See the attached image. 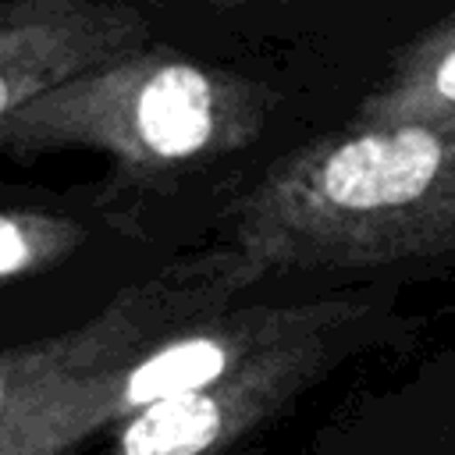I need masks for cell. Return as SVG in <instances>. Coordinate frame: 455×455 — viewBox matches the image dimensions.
<instances>
[{
  "label": "cell",
  "mask_w": 455,
  "mask_h": 455,
  "mask_svg": "<svg viewBox=\"0 0 455 455\" xmlns=\"http://www.w3.org/2000/svg\"><path fill=\"white\" fill-rule=\"evenodd\" d=\"M256 274L224 245L117 291L92 320L0 355V455H71L96 395L142 352L238 302Z\"/></svg>",
  "instance_id": "3"
},
{
  "label": "cell",
  "mask_w": 455,
  "mask_h": 455,
  "mask_svg": "<svg viewBox=\"0 0 455 455\" xmlns=\"http://www.w3.org/2000/svg\"><path fill=\"white\" fill-rule=\"evenodd\" d=\"M377 316L370 295H352L323 323L256 352L228 377L139 409L110 430L100 455H228L366 345Z\"/></svg>",
  "instance_id": "4"
},
{
  "label": "cell",
  "mask_w": 455,
  "mask_h": 455,
  "mask_svg": "<svg viewBox=\"0 0 455 455\" xmlns=\"http://www.w3.org/2000/svg\"><path fill=\"white\" fill-rule=\"evenodd\" d=\"M85 238V228L64 213L39 206H7L0 217V277L18 284L68 259Z\"/></svg>",
  "instance_id": "7"
},
{
  "label": "cell",
  "mask_w": 455,
  "mask_h": 455,
  "mask_svg": "<svg viewBox=\"0 0 455 455\" xmlns=\"http://www.w3.org/2000/svg\"><path fill=\"white\" fill-rule=\"evenodd\" d=\"M149 43V21L110 0H4L0 7V117L117 64Z\"/></svg>",
  "instance_id": "5"
},
{
  "label": "cell",
  "mask_w": 455,
  "mask_h": 455,
  "mask_svg": "<svg viewBox=\"0 0 455 455\" xmlns=\"http://www.w3.org/2000/svg\"><path fill=\"white\" fill-rule=\"evenodd\" d=\"M210 4H224V7H235V4H263V0H210ZM274 4H284V0H274Z\"/></svg>",
  "instance_id": "8"
},
{
  "label": "cell",
  "mask_w": 455,
  "mask_h": 455,
  "mask_svg": "<svg viewBox=\"0 0 455 455\" xmlns=\"http://www.w3.org/2000/svg\"><path fill=\"white\" fill-rule=\"evenodd\" d=\"M277 92L235 68L146 46L0 117L14 160L89 149L128 174H178L256 142Z\"/></svg>",
  "instance_id": "2"
},
{
  "label": "cell",
  "mask_w": 455,
  "mask_h": 455,
  "mask_svg": "<svg viewBox=\"0 0 455 455\" xmlns=\"http://www.w3.org/2000/svg\"><path fill=\"white\" fill-rule=\"evenodd\" d=\"M256 281L455 256V128L345 124L242 196L228 242Z\"/></svg>",
  "instance_id": "1"
},
{
  "label": "cell",
  "mask_w": 455,
  "mask_h": 455,
  "mask_svg": "<svg viewBox=\"0 0 455 455\" xmlns=\"http://www.w3.org/2000/svg\"><path fill=\"white\" fill-rule=\"evenodd\" d=\"M352 124L455 128V11L391 57L377 85L355 103Z\"/></svg>",
  "instance_id": "6"
}]
</instances>
